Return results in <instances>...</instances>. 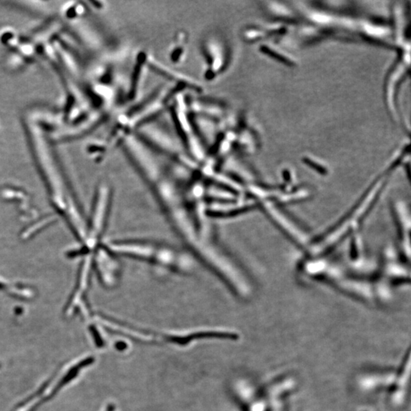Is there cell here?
Listing matches in <instances>:
<instances>
[{"label": "cell", "instance_id": "1", "mask_svg": "<svg viewBox=\"0 0 411 411\" xmlns=\"http://www.w3.org/2000/svg\"><path fill=\"white\" fill-rule=\"evenodd\" d=\"M115 249L128 257L151 261L162 267L179 272L192 270L191 258L170 247L146 242H125L115 245Z\"/></svg>", "mask_w": 411, "mask_h": 411}, {"label": "cell", "instance_id": "2", "mask_svg": "<svg viewBox=\"0 0 411 411\" xmlns=\"http://www.w3.org/2000/svg\"><path fill=\"white\" fill-rule=\"evenodd\" d=\"M174 126L178 140L185 152L196 162H203L207 154V147L199 137L189 111L187 102V93L182 92L173 100L168 108Z\"/></svg>", "mask_w": 411, "mask_h": 411}, {"label": "cell", "instance_id": "3", "mask_svg": "<svg viewBox=\"0 0 411 411\" xmlns=\"http://www.w3.org/2000/svg\"><path fill=\"white\" fill-rule=\"evenodd\" d=\"M202 53L205 61L203 78L205 80L211 82L228 68L230 62L229 48L222 37L213 34L203 40Z\"/></svg>", "mask_w": 411, "mask_h": 411}, {"label": "cell", "instance_id": "4", "mask_svg": "<svg viewBox=\"0 0 411 411\" xmlns=\"http://www.w3.org/2000/svg\"><path fill=\"white\" fill-rule=\"evenodd\" d=\"M187 102L189 111L194 116H204L216 121H223L228 116V106L219 98L187 94Z\"/></svg>", "mask_w": 411, "mask_h": 411}, {"label": "cell", "instance_id": "5", "mask_svg": "<svg viewBox=\"0 0 411 411\" xmlns=\"http://www.w3.org/2000/svg\"><path fill=\"white\" fill-rule=\"evenodd\" d=\"M147 67L159 76L169 81L171 85L181 86L186 89L187 92H192L196 95H200L203 92V88L200 82L191 78V76L182 74L180 72L170 68L159 62L153 56L148 55Z\"/></svg>", "mask_w": 411, "mask_h": 411}, {"label": "cell", "instance_id": "6", "mask_svg": "<svg viewBox=\"0 0 411 411\" xmlns=\"http://www.w3.org/2000/svg\"><path fill=\"white\" fill-rule=\"evenodd\" d=\"M95 361V359L93 357H88V358L85 359L83 361H81L80 363H78L77 365L76 366H73L71 369H70V371L67 373V374L61 379V382L57 384L56 387H55L54 389L52 391V392L49 394L47 397H44L43 398L42 400H40L38 403H36L35 405L32 406V407L30 409L29 411H35L39 406H41L43 403H46V401L47 400H50L52 397H54L56 395V393L63 388V387L65 386L67 384H68L69 382H71L76 376H77L78 373H79V370L80 369H83V368L86 367V366H90L91 364L94 363Z\"/></svg>", "mask_w": 411, "mask_h": 411}, {"label": "cell", "instance_id": "7", "mask_svg": "<svg viewBox=\"0 0 411 411\" xmlns=\"http://www.w3.org/2000/svg\"><path fill=\"white\" fill-rule=\"evenodd\" d=\"M188 33L185 31H178L170 47L169 56L172 64H179L184 62L188 51Z\"/></svg>", "mask_w": 411, "mask_h": 411}, {"label": "cell", "instance_id": "8", "mask_svg": "<svg viewBox=\"0 0 411 411\" xmlns=\"http://www.w3.org/2000/svg\"><path fill=\"white\" fill-rule=\"evenodd\" d=\"M207 338H220V339H231L236 340L238 338L237 334L228 332H218V331H203V332H197L194 334H190L187 337H167V340L173 343H177L179 345H187L194 340L199 339Z\"/></svg>", "mask_w": 411, "mask_h": 411}, {"label": "cell", "instance_id": "9", "mask_svg": "<svg viewBox=\"0 0 411 411\" xmlns=\"http://www.w3.org/2000/svg\"><path fill=\"white\" fill-rule=\"evenodd\" d=\"M51 380H52L51 379H49V380L47 381V382H45V383H44V385H42V386L40 387V388H39L38 391H36V392L34 393V394H31V395L30 396V397H27V398L25 399V400H24L23 401L21 402V403H19V405H18L17 407H22V406H25V405H26L27 403H29V402L31 401V400H32L33 399L35 398V397H38V396H40V394H42V393L44 392V391H45L46 388H47V387H48L49 384L50 383Z\"/></svg>", "mask_w": 411, "mask_h": 411}, {"label": "cell", "instance_id": "10", "mask_svg": "<svg viewBox=\"0 0 411 411\" xmlns=\"http://www.w3.org/2000/svg\"><path fill=\"white\" fill-rule=\"evenodd\" d=\"M90 331L91 333H92V337H93L94 340H95V344H96V346L99 348L102 347V346H104V340H102L99 333H98V331H97L96 327H94V326H91Z\"/></svg>", "mask_w": 411, "mask_h": 411}, {"label": "cell", "instance_id": "11", "mask_svg": "<svg viewBox=\"0 0 411 411\" xmlns=\"http://www.w3.org/2000/svg\"><path fill=\"white\" fill-rule=\"evenodd\" d=\"M107 411H114V406H113V405H110V406L107 407Z\"/></svg>", "mask_w": 411, "mask_h": 411}]
</instances>
